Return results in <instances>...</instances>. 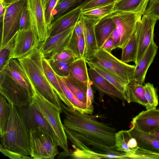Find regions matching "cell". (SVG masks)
Masks as SVG:
<instances>
[{"instance_id": "cell-10", "label": "cell", "mask_w": 159, "mask_h": 159, "mask_svg": "<svg viewBox=\"0 0 159 159\" xmlns=\"http://www.w3.org/2000/svg\"><path fill=\"white\" fill-rule=\"evenodd\" d=\"M110 15L116 25L120 38L117 48L122 49L134 34L137 23L142 16L140 14L114 11Z\"/></svg>"}, {"instance_id": "cell-28", "label": "cell", "mask_w": 159, "mask_h": 159, "mask_svg": "<svg viewBox=\"0 0 159 159\" xmlns=\"http://www.w3.org/2000/svg\"><path fill=\"white\" fill-rule=\"evenodd\" d=\"M42 62L45 73L53 90L60 99L69 108H73L71 103L64 93L56 75L51 67L48 60L43 57Z\"/></svg>"}, {"instance_id": "cell-51", "label": "cell", "mask_w": 159, "mask_h": 159, "mask_svg": "<svg viewBox=\"0 0 159 159\" xmlns=\"http://www.w3.org/2000/svg\"><path fill=\"white\" fill-rule=\"evenodd\" d=\"M20 0H11L10 1H9L8 2V3H13L15 2L18 1H19Z\"/></svg>"}, {"instance_id": "cell-53", "label": "cell", "mask_w": 159, "mask_h": 159, "mask_svg": "<svg viewBox=\"0 0 159 159\" xmlns=\"http://www.w3.org/2000/svg\"><path fill=\"white\" fill-rule=\"evenodd\" d=\"M121 0H115V2H118Z\"/></svg>"}, {"instance_id": "cell-24", "label": "cell", "mask_w": 159, "mask_h": 159, "mask_svg": "<svg viewBox=\"0 0 159 159\" xmlns=\"http://www.w3.org/2000/svg\"><path fill=\"white\" fill-rule=\"evenodd\" d=\"M0 70L12 77L26 89L32 92L30 82L18 59H10L0 67Z\"/></svg>"}, {"instance_id": "cell-7", "label": "cell", "mask_w": 159, "mask_h": 159, "mask_svg": "<svg viewBox=\"0 0 159 159\" xmlns=\"http://www.w3.org/2000/svg\"><path fill=\"white\" fill-rule=\"evenodd\" d=\"M26 3L27 0H20L12 3L7 2L1 23L0 46L7 43L19 30L21 14Z\"/></svg>"}, {"instance_id": "cell-43", "label": "cell", "mask_w": 159, "mask_h": 159, "mask_svg": "<svg viewBox=\"0 0 159 159\" xmlns=\"http://www.w3.org/2000/svg\"><path fill=\"white\" fill-rule=\"evenodd\" d=\"M115 3V0H91L81 8L82 11Z\"/></svg>"}, {"instance_id": "cell-23", "label": "cell", "mask_w": 159, "mask_h": 159, "mask_svg": "<svg viewBox=\"0 0 159 159\" xmlns=\"http://www.w3.org/2000/svg\"><path fill=\"white\" fill-rule=\"evenodd\" d=\"M86 63L84 58L76 59L72 63L67 77L87 92L90 78Z\"/></svg>"}, {"instance_id": "cell-34", "label": "cell", "mask_w": 159, "mask_h": 159, "mask_svg": "<svg viewBox=\"0 0 159 159\" xmlns=\"http://www.w3.org/2000/svg\"><path fill=\"white\" fill-rule=\"evenodd\" d=\"M115 3L82 11L84 17L98 21L114 11Z\"/></svg>"}, {"instance_id": "cell-36", "label": "cell", "mask_w": 159, "mask_h": 159, "mask_svg": "<svg viewBox=\"0 0 159 159\" xmlns=\"http://www.w3.org/2000/svg\"><path fill=\"white\" fill-rule=\"evenodd\" d=\"M76 59L72 58L61 61H48L55 74L61 77H64L69 75L72 63Z\"/></svg>"}, {"instance_id": "cell-26", "label": "cell", "mask_w": 159, "mask_h": 159, "mask_svg": "<svg viewBox=\"0 0 159 159\" xmlns=\"http://www.w3.org/2000/svg\"><path fill=\"white\" fill-rule=\"evenodd\" d=\"M85 43L82 25L78 21L75 24L66 47L74 54L77 59L83 57Z\"/></svg>"}, {"instance_id": "cell-1", "label": "cell", "mask_w": 159, "mask_h": 159, "mask_svg": "<svg viewBox=\"0 0 159 159\" xmlns=\"http://www.w3.org/2000/svg\"><path fill=\"white\" fill-rule=\"evenodd\" d=\"M65 128L75 131L100 144L115 147L117 129L108 124L94 119L95 116L82 114L61 102Z\"/></svg>"}, {"instance_id": "cell-33", "label": "cell", "mask_w": 159, "mask_h": 159, "mask_svg": "<svg viewBox=\"0 0 159 159\" xmlns=\"http://www.w3.org/2000/svg\"><path fill=\"white\" fill-rule=\"evenodd\" d=\"M85 61L89 67L95 70L124 95L126 86L118 77L100 66L91 63L87 60H85Z\"/></svg>"}, {"instance_id": "cell-9", "label": "cell", "mask_w": 159, "mask_h": 159, "mask_svg": "<svg viewBox=\"0 0 159 159\" xmlns=\"http://www.w3.org/2000/svg\"><path fill=\"white\" fill-rule=\"evenodd\" d=\"M30 28L36 34L40 43L49 36V28L46 19L44 0H27Z\"/></svg>"}, {"instance_id": "cell-5", "label": "cell", "mask_w": 159, "mask_h": 159, "mask_svg": "<svg viewBox=\"0 0 159 159\" xmlns=\"http://www.w3.org/2000/svg\"><path fill=\"white\" fill-rule=\"evenodd\" d=\"M30 156L35 159H53L59 153L58 143L41 127L31 129L29 133Z\"/></svg>"}, {"instance_id": "cell-8", "label": "cell", "mask_w": 159, "mask_h": 159, "mask_svg": "<svg viewBox=\"0 0 159 159\" xmlns=\"http://www.w3.org/2000/svg\"><path fill=\"white\" fill-rule=\"evenodd\" d=\"M0 93L7 101H10L16 106H20L30 102L33 94L32 92L1 70Z\"/></svg>"}, {"instance_id": "cell-21", "label": "cell", "mask_w": 159, "mask_h": 159, "mask_svg": "<svg viewBox=\"0 0 159 159\" xmlns=\"http://www.w3.org/2000/svg\"><path fill=\"white\" fill-rule=\"evenodd\" d=\"M116 28V23L110 14L96 22L94 25V30L98 50L101 49L104 43Z\"/></svg>"}, {"instance_id": "cell-31", "label": "cell", "mask_w": 159, "mask_h": 159, "mask_svg": "<svg viewBox=\"0 0 159 159\" xmlns=\"http://www.w3.org/2000/svg\"><path fill=\"white\" fill-rule=\"evenodd\" d=\"M91 0H59L52 12L53 20L59 16L78 8Z\"/></svg>"}, {"instance_id": "cell-15", "label": "cell", "mask_w": 159, "mask_h": 159, "mask_svg": "<svg viewBox=\"0 0 159 159\" xmlns=\"http://www.w3.org/2000/svg\"><path fill=\"white\" fill-rule=\"evenodd\" d=\"M75 25L61 33L49 36L40 44L39 49L44 57L49 59L66 48Z\"/></svg>"}, {"instance_id": "cell-40", "label": "cell", "mask_w": 159, "mask_h": 159, "mask_svg": "<svg viewBox=\"0 0 159 159\" xmlns=\"http://www.w3.org/2000/svg\"><path fill=\"white\" fill-rule=\"evenodd\" d=\"M150 15L157 20H159V0H150L144 13Z\"/></svg>"}, {"instance_id": "cell-2", "label": "cell", "mask_w": 159, "mask_h": 159, "mask_svg": "<svg viewBox=\"0 0 159 159\" xmlns=\"http://www.w3.org/2000/svg\"><path fill=\"white\" fill-rule=\"evenodd\" d=\"M43 57L38 48L18 60L30 84L62 113L61 100L53 90L45 73L42 62Z\"/></svg>"}, {"instance_id": "cell-11", "label": "cell", "mask_w": 159, "mask_h": 159, "mask_svg": "<svg viewBox=\"0 0 159 159\" xmlns=\"http://www.w3.org/2000/svg\"><path fill=\"white\" fill-rule=\"evenodd\" d=\"M40 44L36 34L30 27L27 30H19L15 34L9 61L25 57L39 48Z\"/></svg>"}, {"instance_id": "cell-12", "label": "cell", "mask_w": 159, "mask_h": 159, "mask_svg": "<svg viewBox=\"0 0 159 159\" xmlns=\"http://www.w3.org/2000/svg\"><path fill=\"white\" fill-rule=\"evenodd\" d=\"M68 139L72 144L74 150L64 151L59 154L58 158L62 159L70 157L72 159L112 158L111 156L99 153L94 151L81 141L73 133L72 130L65 128Z\"/></svg>"}, {"instance_id": "cell-47", "label": "cell", "mask_w": 159, "mask_h": 159, "mask_svg": "<svg viewBox=\"0 0 159 159\" xmlns=\"http://www.w3.org/2000/svg\"><path fill=\"white\" fill-rule=\"evenodd\" d=\"M101 49L111 53L112 50L115 49L112 39L109 38L104 43Z\"/></svg>"}, {"instance_id": "cell-17", "label": "cell", "mask_w": 159, "mask_h": 159, "mask_svg": "<svg viewBox=\"0 0 159 159\" xmlns=\"http://www.w3.org/2000/svg\"><path fill=\"white\" fill-rule=\"evenodd\" d=\"M82 12L81 8H78L54 19L50 26L49 36L59 34L75 25L80 18Z\"/></svg>"}, {"instance_id": "cell-46", "label": "cell", "mask_w": 159, "mask_h": 159, "mask_svg": "<svg viewBox=\"0 0 159 159\" xmlns=\"http://www.w3.org/2000/svg\"><path fill=\"white\" fill-rule=\"evenodd\" d=\"M91 81L90 78L88 83L87 91L86 105L89 108L93 111L94 107L93 103L94 101V94L93 91L91 86Z\"/></svg>"}, {"instance_id": "cell-35", "label": "cell", "mask_w": 159, "mask_h": 159, "mask_svg": "<svg viewBox=\"0 0 159 159\" xmlns=\"http://www.w3.org/2000/svg\"><path fill=\"white\" fill-rule=\"evenodd\" d=\"M5 97L0 94V134L1 138L4 136L7 128L10 112V106Z\"/></svg>"}, {"instance_id": "cell-22", "label": "cell", "mask_w": 159, "mask_h": 159, "mask_svg": "<svg viewBox=\"0 0 159 159\" xmlns=\"http://www.w3.org/2000/svg\"><path fill=\"white\" fill-rule=\"evenodd\" d=\"M115 147L118 151L125 153L128 158H133L139 148L136 139L129 130L117 132L115 136Z\"/></svg>"}, {"instance_id": "cell-32", "label": "cell", "mask_w": 159, "mask_h": 159, "mask_svg": "<svg viewBox=\"0 0 159 159\" xmlns=\"http://www.w3.org/2000/svg\"><path fill=\"white\" fill-rule=\"evenodd\" d=\"M138 49V37L136 30L125 47L123 48L121 60L125 63H136Z\"/></svg>"}, {"instance_id": "cell-29", "label": "cell", "mask_w": 159, "mask_h": 159, "mask_svg": "<svg viewBox=\"0 0 159 159\" xmlns=\"http://www.w3.org/2000/svg\"><path fill=\"white\" fill-rule=\"evenodd\" d=\"M150 0H121L115 3L114 11L137 13L142 16Z\"/></svg>"}, {"instance_id": "cell-3", "label": "cell", "mask_w": 159, "mask_h": 159, "mask_svg": "<svg viewBox=\"0 0 159 159\" xmlns=\"http://www.w3.org/2000/svg\"><path fill=\"white\" fill-rule=\"evenodd\" d=\"M10 112L5 133L1 138L4 148L19 154L30 155L29 133L24 120L16 107L7 100Z\"/></svg>"}, {"instance_id": "cell-19", "label": "cell", "mask_w": 159, "mask_h": 159, "mask_svg": "<svg viewBox=\"0 0 159 159\" xmlns=\"http://www.w3.org/2000/svg\"><path fill=\"white\" fill-rule=\"evenodd\" d=\"M158 48V46L153 40L142 58L135 65V69L132 81L143 84L148 70L153 61L157 54Z\"/></svg>"}, {"instance_id": "cell-27", "label": "cell", "mask_w": 159, "mask_h": 159, "mask_svg": "<svg viewBox=\"0 0 159 159\" xmlns=\"http://www.w3.org/2000/svg\"><path fill=\"white\" fill-rule=\"evenodd\" d=\"M123 95L125 101L128 103L137 102L147 108L148 102L143 84L131 81L126 85Z\"/></svg>"}, {"instance_id": "cell-38", "label": "cell", "mask_w": 159, "mask_h": 159, "mask_svg": "<svg viewBox=\"0 0 159 159\" xmlns=\"http://www.w3.org/2000/svg\"><path fill=\"white\" fill-rule=\"evenodd\" d=\"M61 77L66 85L75 96L80 101L86 104L87 92L67 77Z\"/></svg>"}, {"instance_id": "cell-44", "label": "cell", "mask_w": 159, "mask_h": 159, "mask_svg": "<svg viewBox=\"0 0 159 159\" xmlns=\"http://www.w3.org/2000/svg\"><path fill=\"white\" fill-rule=\"evenodd\" d=\"M58 0H50L46 5L45 17L47 24L49 29L53 21L52 12L56 7Z\"/></svg>"}, {"instance_id": "cell-42", "label": "cell", "mask_w": 159, "mask_h": 159, "mask_svg": "<svg viewBox=\"0 0 159 159\" xmlns=\"http://www.w3.org/2000/svg\"><path fill=\"white\" fill-rule=\"evenodd\" d=\"M72 58L77 59L71 51L66 48L60 52L54 55L48 60V61H61Z\"/></svg>"}, {"instance_id": "cell-14", "label": "cell", "mask_w": 159, "mask_h": 159, "mask_svg": "<svg viewBox=\"0 0 159 159\" xmlns=\"http://www.w3.org/2000/svg\"><path fill=\"white\" fill-rule=\"evenodd\" d=\"M157 20L153 17L144 14L137 24L138 49L136 65L143 56L151 42L154 40V29Z\"/></svg>"}, {"instance_id": "cell-41", "label": "cell", "mask_w": 159, "mask_h": 159, "mask_svg": "<svg viewBox=\"0 0 159 159\" xmlns=\"http://www.w3.org/2000/svg\"><path fill=\"white\" fill-rule=\"evenodd\" d=\"M30 27V16L26 3L21 14L19 30H27Z\"/></svg>"}, {"instance_id": "cell-45", "label": "cell", "mask_w": 159, "mask_h": 159, "mask_svg": "<svg viewBox=\"0 0 159 159\" xmlns=\"http://www.w3.org/2000/svg\"><path fill=\"white\" fill-rule=\"evenodd\" d=\"M0 151L4 156L12 159H33L28 156L22 155L8 150L2 146L0 144Z\"/></svg>"}, {"instance_id": "cell-20", "label": "cell", "mask_w": 159, "mask_h": 159, "mask_svg": "<svg viewBox=\"0 0 159 159\" xmlns=\"http://www.w3.org/2000/svg\"><path fill=\"white\" fill-rule=\"evenodd\" d=\"M88 72L91 80L99 91L100 96L102 94H106L123 101H125L123 94L95 70L89 67Z\"/></svg>"}, {"instance_id": "cell-48", "label": "cell", "mask_w": 159, "mask_h": 159, "mask_svg": "<svg viewBox=\"0 0 159 159\" xmlns=\"http://www.w3.org/2000/svg\"><path fill=\"white\" fill-rule=\"evenodd\" d=\"M110 37L112 39L115 48H117L119 43L120 38L119 33L116 29L112 32Z\"/></svg>"}, {"instance_id": "cell-30", "label": "cell", "mask_w": 159, "mask_h": 159, "mask_svg": "<svg viewBox=\"0 0 159 159\" xmlns=\"http://www.w3.org/2000/svg\"><path fill=\"white\" fill-rule=\"evenodd\" d=\"M56 75L64 93L72 106L73 109L82 114H92L93 111L89 108L85 103L81 102L75 96L66 85L61 77Z\"/></svg>"}, {"instance_id": "cell-37", "label": "cell", "mask_w": 159, "mask_h": 159, "mask_svg": "<svg viewBox=\"0 0 159 159\" xmlns=\"http://www.w3.org/2000/svg\"><path fill=\"white\" fill-rule=\"evenodd\" d=\"M145 95L148 102L147 110L156 107L158 104V97L156 88L152 84L147 83L144 84Z\"/></svg>"}, {"instance_id": "cell-13", "label": "cell", "mask_w": 159, "mask_h": 159, "mask_svg": "<svg viewBox=\"0 0 159 159\" xmlns=\"http://www.w3.org/2000/svg\"><path fill=\"white\" fill-rule=\"evenodd\" d=\"M16 107L29 131L33 129L42 127L51 135L57 142V136L53 129L32 100L24 105Z\"/></svg>"}, {"instance_id": "cell-25", "label": "cell", "mask_w": 159, "mask_h": 159, "mask_svg": "<svg viewBox=\"0 0 159 159\" xmlns=\"http://www.w3.org/2000/svg\"><path fill=\"white\" fill-rule=\"evenodd\" d=\"M129 131L136 140L139 148L159 153V141L150 133L140 131L131 125Z\"/></svg>"}, {"instance_id": "cell-6", "label": "cell", "mask_w": 159, "mask_h": 159, "mask_svg": "<svg viewBox=\"0 0 159 159\" xmlns=\"http://www.w3.org/2000/svg\"><path fill=\"white\" fill-rule=\"evenodd\" d=\"M88 61L109 71L118 77L126 86L133 80L135 65L124 63L111 53L103 49L98 50L93 58Z\"/></svg>"}, {"instance_id": "cell-4", "label": "cell", "mask_w": 159, "mask_h": 159, "mask_svg": "<svg viewBox=\"0 0 159 159\" xmlns=\"http://www.w3.org/2000/svg\"><path fill=\"white\" fill-rule=\"evenodd\" d=\"M32 100L47 120L57 136L58 146L68 152L67 139L60 116V110L44 97L33 85Z\"/></svg>"}, {"instance_id": "cell-52", "label": "cell", "mask_w": 159, "mask_h": 159, "mask_svg": "<svg viewBox=\"0 0 159 159\" xmlns=\"http://www.w3.org/2000/svg\"><path fill=\"white\" fill-rule=\"evenodd\" d=\"M45 0V3L46 4V5L48 3L49 1H50V0Z\"/></svg>"}, {"instance_id": "cell-50", "label": "cell", "mask_w": 159, "mask_h": 159, "mask_svg": "<svg viewBox=\"0 0 159 159\" xmlns=\"http://www.w3.org/2000/svg\"><path fill=\"white\" fill-rule=\"evenodd\" d=\"M154 137L159 141V126L156 128L154 130L150 132Z\"/></svg>"}, {"instance_id": "cell-16", "label": "cell", "mask_w": 159, "mask_h": 159, "mask_svg": "<svg viewBox=\"0 0 159 159\" xmlns=\"http://www.w3.org/2000/svg\"><path fill=\"white\" fill-rule=\"evenodd\" d=\"M131 123L140 131L150 133L159 126V109L155 107L141 111L132 119Z\"/></svg>"}, {"instance_id": "cell-49", "label": "cell", "mask_w": 159, "mask_h": 159, "mask_svg": "<svg viewBox=\"0 0 159 159\" xmlns=\"http://www.w3.org/2000/svg\"><path fill=\"white\" fill-rule=\"evenodd\" d=\"M7 2L5 0H0V21L1 23L3 21V18L6 10Z\"/></svg>"}, {"instance_id": "cell-18", "label": "cell", "mask_w": 159, "mask_h": 159, "mask_svg": "<svg viewBox=\"0 0 159 159\" xmlns=\"http://www.w3.org/2000/svg\"><path fill=\"white\" fill-rule=\"evenodd\" d=\"M85 47L83 57L89 61L98 50L94 30V25L97 21L81 16Z\"/></svg>"}, {"instance_id": "cell-39", "label": "cell", "mask_w": 159, "mask_h": 159, "mask_svg": "<svg viewBox=\"0 0 159 159\" xmlns=\"http://www.w3.org/2000/svg\"><path fill=\"white\" fill-rule=\"evenodd\" d=\"M15 35V34L7 43L0 47V67L3 66L9 61V56L12 50L14 45Z\"/></svg>"}, {"instance_id": "cell-54", "label": "cell", "mask_w": 159, "mask_h": 159, "mask_svg": "<svg viewBox=\"0 0 159 159\" xmlns=\"http://www.w3.org/2000/svg\"></svg>"}]
</instances>
